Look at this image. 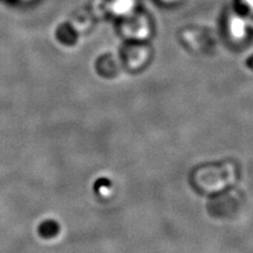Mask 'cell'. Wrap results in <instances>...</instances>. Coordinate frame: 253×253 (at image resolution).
Here are the masks:
<instances>
[{
  "label": "cell",
  "mask_w": 253,
  "mask_h": 253,
  "mask_svg": "<svg viewBox=\"0 0 253 253\" xmlns=\"http://www.w3.org/2000/svg\"><path fill=\"white\" fill-rule=\"evenodd\" d=\"M60 232V225L54 219H45L38 226V233L42 239L50 240L56 237Z\"/></svg>",
  "instance_id": "obj_1"
},
{
  "label": "cell",
  "mask_w": 253,
  "mask_h": 253,
  "mask_svg": "<svg viewBox=\"0 0 253 253\" xmlns=\"http://www.w3.org/2000/svg\"><path fill=\"white\" fill-rule=\"evenodd\" d=\"M111 187H112V181H111L108 177L104 176L95 180V183L93 185V190L97 195H100L104 190H109L111 189Z\"/></svg>",
  "instance_id": "obj_2"
}]
</instances>
